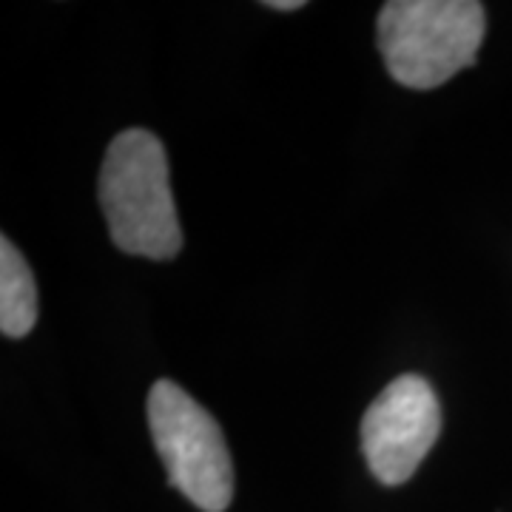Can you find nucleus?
Masks as SVG:
<instances>
[{
    "label": "nucleus",
    "mask_w": 512,
    "mask_h": 512,
    "mask_svg": "<svg viewBox=\"0 0 512 512\" xmlns=\"http://www.w3.org/2000/svg\"><path fill=\"white\" fill-rule=\"evenodd\" d=\"M148 427L168 481L202 512L228 510L234 464L217 419L180 384L160 379L148 393Z\"/></svg>",
    "instance_id": "7ed1b4c3"
},
{
    "label": "nucleus",
    "mask_w": 512,
    "mask_h": 512,
    "mask_svg": "<svg viewBox=\"0 0 512 512\" xmlns=\"http://www.w3.org/2000/svg\"><path fill=\"white\" fill-rule=\"evenodd\" d=\"M37 322L35 276L12 239H0V330L9 339H20Z\"/></svg>",
    "instance_id": "39448f33"
},
{
    "label": "nucleus",
    "mask_w": 512,
    "mask_h": 512,
    "mask_svg": "<svg viewBox=\"0 0 512 512\" xmlns=\"http://www.w3.org/2000/svg\"><path fill=\"white\" fill-rule=\"evenodd\" d=\"M268 9H282V12H291V9H302L305 3L302 0H265Z\"/></svg>",
    "instance_id": "423d86ee"
},
{
    "label": "nucleus",
    "mask_w": 512,
    "mask_h": 512,
    "mask_svg": "<svg viewBox=\"0 0 512 512\" xmlns=\"http://www.w3.org/2000/svg\"><path fill=\"white\" fill-rule=\"evenodd\" d=\"M100 208L120 251L171 259L183 248V228L168 183L163 143L143 128L111 140L100 165Z\"/></svg>",
    "instance_id": "f257e3e1"
},
{
    "label": "nucleus",
    "mask_w": 512,
    "mask_h": 512,
    "mask_svg": "<svg viewBox=\"0 0 512 512\" xmlns=\"http://www.w3.org/2000/svg\"><path fill=\"white\" fill-rule=\"evenodd\" d=\"M441 433V404L421 376H399L379 393L362 419V450L370 473L399 487L419 470Z\"/></svg>",
    "instance_id": "20e7f679"
},
{
    "label": "nucleus",
    "mask_w": 512,
    "mask_h": 512,
    "mask_svg": "<svg viewBox=\"0 0 512 512\" xmlns=\"http://www.w3.org/2000/svg\"><path fill=\"white\" fill-rule=\"evenodd\" d=\"M484 26L476 0H390L379 12L376 40L393 80L424 92L476 63Z\"/></svg>",
    "instance_id": "f03ea898"
}]
</instances>
